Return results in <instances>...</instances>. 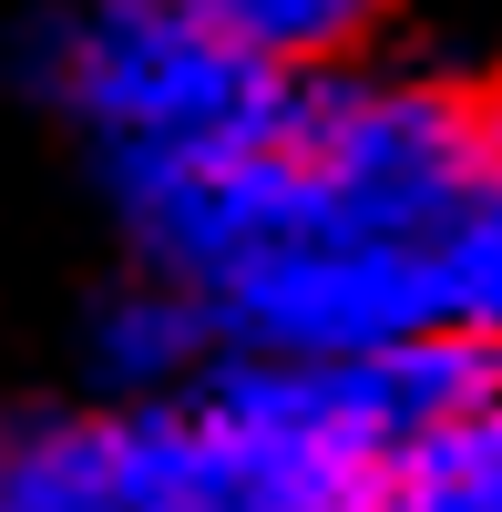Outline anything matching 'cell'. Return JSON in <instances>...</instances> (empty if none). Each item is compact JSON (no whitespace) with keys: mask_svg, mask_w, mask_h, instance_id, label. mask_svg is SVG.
Returning a JSON list of instances; mask_svg holds the SVG:
<instances>
[{"mask_svg":"<svg viewBox=\"0 0 502 512\" xmlns=\"http://www.w3.org/2000/svg\"><path fill=\"white\" fill-rule=\"evenodd\" d=\"M492 154V93L441 72H380L349 52L277 72V93L226 134L103 164V195L144 267L216 277L226 256L277 236H431Z\"/></svg>","mask_w":502,"mask_h":512,"instance_id":"6da1fadb","label":"cell"},{"mask_svg":"<svg viewBox=\"0 0 502 512\" xmlns=\"http://www.w3.org/2000/svg\"><path fill=\"white\" fill-rule=\"evenodd\" d=\"M11 72L93 144V164L226 134L277 93V62H257L205 0H62L11 41Z\"/></svg>","mask_w":502,"mask_h":512,"instance_id":"7a4b0ae2","label":"cell"},{"mask_svg":"<svg viewBox=\"0 0 502 512\" xmlns=\"http://www.w3.org/2000/svg\"><path fill=\"white\" fill-rule=\"evenodd\" d=\"M226 349L257 359H369L441 328L431 236H277L195 277Z\"/></svg>","mask_w":502,"mask_h":512,"instance_id":"3957f363","label":"cell"},{"mask_svg":"<svg viewBox=\"0 0 502 512\" xmlns=\"http://www.w3.org/2000/svg\"><path fill=\"white\" fill-rule=\"evenodd\" d=\"M82 359H93L103 400H154V390H195V379L226 359V338H216V308H205L195 277L134 267L123 287L93 297V318H82Z\"/></svg>","mask_w":502,"mask_h":512,"instance_id":"277c9868","label":"cell"},{"mask_svg":"<svg viewBox=\"0 0 502 512\" xmlns=\"http://www.w3.org/2000/svg\"><path fill=\"white\" fill-rule=\"evenodd\" d=\"M359 512H502V359L482 369V390L431 420L380 482L359 492Z\"/></svg>","mask_w":502,"mask_h":512,"instance_id":"5b68a950","label":"cell"},{"mask_svg":"<svg viewBox=\"0 0 502 512\" xmlns=\"http://www.w3.org/2000/svg\"><path fill=\"white\" fill-rule=\"evenodd\" d=\"M431 277H441V328L502 349V154L462 185V205L431 226Z\"/></svg>","mask_w":502,"mask_h":512,"instance_id":"8992f818","label":"cell"},{"mask_svg":"<svg viewBox=\"0 0 502 512\" xmlns=\"http://www.w3.org/2000/svg\"><path fill=\"white\" fill-rule=\"evenodd\" d=\"M205 11H216L257 62L308 72V62H349V52H369L400 0H205Z\"/></svg>","mask_w":502,"mask_h":512,"instance_id":"52a82bcc","label":"cell"}]
</instances>
